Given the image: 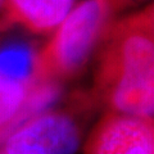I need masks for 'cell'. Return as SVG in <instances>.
Returning a JSON list of instances; mask_svg holds the SVG:
<instances>
[{
  "instance_id": "5b68a950",
  "label": "cell",
  "mask_w": 154,
  "mask_h": 154,
  "mask_svg": "<svg viewBox=\"0 0 154 154\" xmlns=\"http://www.w3.org/2000/svg\"><path fill=\"white\" fill-rule=\"evenodd\" d=\"M76 0H4L0 31L22 27L32 33L54 31L75 7Z\"/></svg>"
},
{
  "instance_id": "3957f363",
  "label": "cell",
  "mask_w": 154,
  "mask_h": 154,
  "mask_svg": "<svg viewBox=\"0 0 154 154\" xmlns=\"http://www.w3.org/2000/svg\"><path fill=\"white\" fill-rule=\"evenodd\" d=\"M81 139L75 113L51 108L8 135L0 144V154H76Z\"/></svg>"
},
{
  "instance_id": "52a82bcc",
  "label": "cell",
  "mask_w": 154,
  "mask_h": 154,
  "mask_svg": "<svg viewBox=\"0 0 154 154\" xmlns=\"http://www.w3.org/2000/svg\"><path fill=\"white\" fill-rule=\"evenodd\" d=\"M30 86L9 82L0 79V141L7 127L22 107Z\"/></svg>"
},
{
  "instance_id": "6da1fadb",
  "label": "cell",
  "mask_w": 154,
  "mask_h": 154,
  "mask_svg": "<svg viewBox=\"0 0 154 154\" xmlns=\"http://www.w3.org/2000/svg\"><path fill=\"white\" fill-rule=\"evenodd\" d=\"M95 58L93 99L107 112L154 118V31L140 14L117 19Z\"/></svg>"
},
{
  "instance_id": "277c9868",
  "label": "cell",
  "mask_w": 154,
  "mask_h": 154,
  "mask_svg": "<svg viewBox=\"0 0 154 154\" xmlns=\"http://www.w3.org/2000/svg\"><path fill=\"white\" fill-rule=\"evenodd\" d=\"M85 154H154V118L107 112L90 132Z\"/></svg>"
},
{
  "instance_id": "7a4b0ae2",
  "label": "cell",
  "mask_w": 154,
  "mask_h": 154,
  "mask_svg": "<svg viewBox=\"0 0 154 154\" xmlns=\"http://www.w3.org/2000/svg\"><path fill=\"white\" fill-rule=\"evenodd\" d=\"M127 0H81L37 54L36 77L63 84L81 75L96 57Z\"/></svg>"
},
{
  "instance_id": "8992f818",
  "label": "cell",
  "mask_w": 154,
  "mask_h": 154,
  "mask_svg": "<svg viewBox=\"0 0 154 154\" xmlns=\"http://www.w3.org/2000/svg\"><path fill=\"white\" fill-rule=\"evenodd\" d=\"M37 54L33 45L21 40L0 44V79L30 86L35 82Z\"/></svg>"
},
{
  "instance_id": "ba28073f",
  "label": "cell",
  "mask_w": 154,
  "mask_h": 154,
  "mask_svg": "<svg viewBox=\"0 0 154 154\" xmlns=\"http://www.w3.org/2000/svg\"><path fill=\"white\" fill-rule=\"evenodd\" d=\"M139 14H140L141 18L148 23V26L154 31V3L152 5H149L148 8H145L144 11L139 12Z\"/></svg>"
},
{
  "instance_id": "9c48e42d",
  "label": "cell",
  "mask_w": 154,
  "mask_h": 154,
  "mask_svg": "<svg viewBox=\"0 0 154 154\" xmlns=\"http://www.w3.org/2000/svg\"><path fill=\"white\" fill-rule=\"evenodd\" d=\"M3 4H4V0H0V7H2Z\"/></svg>"
}]
</instances>
